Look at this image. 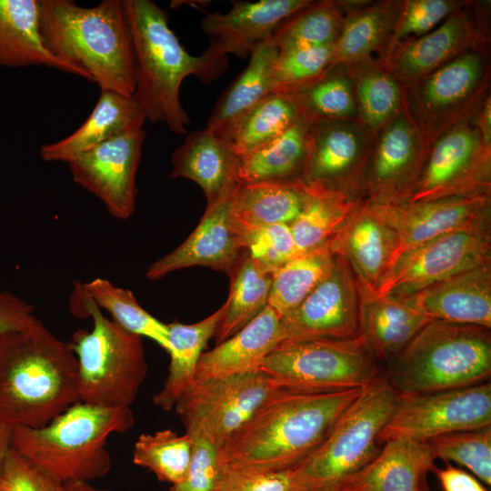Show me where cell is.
I'll return each instance as SVG.
<instances>
[{
	"label": "cell",
	"mask_w": 491,
	"mask_h": 491,
	"mask_svg": "<svg viewBox=\"0 0 491 491\" xmlns=\"http://www.w3.org/2000/svg\"><path fill=\"white\" fill-rule=\"evenodd\" d=\"M364 388L331 392L279 389L219 448L229 469L249 473L296 466L326 438Z\"/></svg>",
	"instance_id": "1"
},
{
	"label": "cell",
	"mask_w": 491,
	"mask_h": 491,
	"mask_svg": "<svg viewBox=\"0 0 491 491\" xmlns=\"http://www.w3.org/2000/svg\"><path fill=\"white\" fill-rule=\"evenodd\" d=\"M79 401L71 343L41 320L0 334V422L39 428Z\"/></svg>",
	"instance_id": "2"
},
{
	"label": "cell",
	"mask_w": 491,
	"mask_h": 491,
	"mask_svg": "<svg viewBox=\"0 0 491 491\" xmlns=\"http://www.w3.org/2000/svg\"><path fill=\"white\" fill-rule=\"evenodd\" d=\"M39 29L46 49L84 70L101 92L133 96L135 57L122 0H103L93 7L39 0Z\"/></svg>",
	"instance_id": "3"
},
{
	"label": "cell",
	"mask_w": 491,
	"mask_h": 491,
	"mask_svg": "<svg viewBox=\"0 0 491 491\" xmlns=\"http://www.w3.org/2000/svg\"><path fill=\"white\" fill-rule=\"evenodd\" d=\"M134 424L130 406L78 401L42 427H12L11 446L59 483H89L111 468L108 437L128 431Z\"/></svg>",
	"instance_id": "4"
},
{
	"label": "cell",
	"mask_w": 491,
	"mask_h": 491,
	"mask_svg": "<svg viewBox=\"0 0 491 491\" xmlns=\"http://www.w3.org/2000/svg\"><path fill=\"white\" fill-rule=\"evenodd\" d=\"M135 57L133 98L145 120L185 135L190 118L180 101L183 80L199 77L201 55H191L169 25L165 10L151 0H122Z\"/></svg>",
	"instance_id": "5"
},
{
	"label": "cell",
	"mask_w": 491,
	"mask_h": 491,
	"mask_svg": "<svg viewBox=\"0 0 491 491\" xmlns=\"http://www.w3.org/2000/svg\"><path fill=\"white\" fill-rule=\"evenodd\" d=\"M490 328L432 320L395 356L388 383L400 395H420L487 381Z\"/></svg>",
	"instance_id": "6"
},
{
	"label": "cell",
	"mask_w": 491,
	"mask_h": 491,
	"mask_svg": "<svg viewBox=\"0 0 491 491\" xmlns=\"http://www.w3.org/2000/svg\"><path fill=\"white\" fill-rule=\"evenodd\" d=\"M72 310L90 316V330L70 342L77 359L79 401L106 407L130 406L147 373L142 337L106 317L75 283Z\"/></svg>",
	"instance_id": "7"
},
{
	"label": "cell",
	"mask_w": 491,
	"mask_h": 491,
	"mask_svg": "<svg viewBox=\"0 0 491 491\" xmlns=\"http://www.w3.org/2000/svg\"><path fill=\"white\" fill-rule=\"evenodd\" d=\"M400 399L384 376L363 389L323 442L294 466L309 491H338L379 452L380 434Z\"/></svg>",
	"instance_id": "8"
},
{
	"label": "cell",
	"mask_w": 491,
	"mask_h": 491,
	"mask_svg": "<svg viewBox=\"0 0 491 491\" xmlns=\"http://www.w3.org/2000/svg\"><path fill=\"white\" fill-rule=\"evenodd\" d=\"M259 369L280 388L300 392L365 388L380 376L377 360L359 337L285 340Z\"/></svg>",
	"instance_id": "9"
},
{
	"label": "cell",
	"mask_w": 491,
	"mask_h": 491,
	"mask_svg": "<svg viewBox=\"0 0 491 491\" xmlns=\"http://www.w3.org/2000/svg\"><path fill=\"white\" fill-rule=\"evenodd\" d=\"M488 96L487 49H473L405 88V113L430 149L445 132L475 116Z\"/></svg>",
	"instance_id": "10"
},
{
	"label": "cell",
	"mask_w": 491,
	"mask_h": 491,
	"mask_svg": "<svg viewBox=\"0 0 491 491\" xmlns=\"http://www.w3.org/2000/svg\"><path fill=\"white\" fill-rule=\"evenodd\" d=\"M281 389L265 372L194 379L175 408L186 433L223 446L274 393Z\"/></svg>",
	"instance_id": "11"
},
{
	"label": "cell",
	"mask_w": 491,
	"mask_h": 491,
	"mask_svg": "<svg viewBox=\"0 0 491 491\" xmlns=\"http://www.w3.org/2000/svg\"><path fill=\"white\" fill-rule=\"evenodd\" d=\"M487 264H491V211L402 255L382 276L376 291L406 297Z\"/></svg>",
	"instance_id": "12"
},
{
	"label": "cell",
	"mask_w": 491,
	"mask_h": 491,
	"mask_svg": "<svg viewBox=\"0 0 491 491\" xmlns=\"http://www.w3.org/2000/svg\"><path fill=\"white\" fill-rule=\"evenodd\" d=\"M490 193L491 145L485 142L475 115L451 127L434 142L405 201L491 195Z\"/></svg>",
	"instance_id": "13"
},
{
	"label": "cell",
	"mask_w": 491,
	"mask_h": 491,
	"mask_svg": "<svg viewBox=\"0 0 491 491\" xmlns=\"http://www.w3.org/2000/svg\"><path fill=\"white\" fill-rule=\"evenodd\" d=\"M486 426H491V385L487 381L427 394L400 395L380 441L401 437L427 441Z\"/></svg>",
	"instance_id": "14"
},
{
	"label": "cell",
	"mask_w": 491,
	"mask_h": 491,
	"mask_svg": "<svg viewBox=\"0 0 491 491\" xmlns=\"http://www.w3.org/2000/svg\"><path fill=\"white\" fill-rule=\"evenodd\" d=\"M311 0L235 1L226 13H206L201 20L202 31L210 45L202 54L199 79L206 84L227 67L228 55L239 58L251 55L261 43L269 41L276 28Z\"/></svg>",
	"instance_id": "15"
},
{
	"label": "cell",
	"mask_w": 491,
	"mask_h": 491,
	"mask_svg": "<svg viewBox=\"0 0 491 491\" xmlns=\"http://www.w3.org/2000/svg\"><path fill=\"white\" fill-rule=\"evenodd\" d=\"M375 138L356 120L310 124L299 180L363 199L362 179Z\"/></svg>",
	"instance_id": "16"
},
{
	"label": "cell",
	"mask_w": 491,
	"mask_h": 491,
	"mask_svg": "<svg viewBox=\"0 0 491 491\" xmlns=\"http://www.w3.org/2000/svg\"><path fill=\"white\" fill-rule=\"evenodd\" d=\"M476 5L469 1L427 34L396 45L377 60L406 88L465 52L487 49Z\"/></svg>",
	"instance_id": "17"
},
{
	"label": "cell",
	"mask_w": 491,
	"mask_h": 491,
	"mask_svg": "<svg viewBox=\"0 0 491 491\" xmlns=\"http://www.w3.org/2000/svg\"><path fill=\"white\" fill-rule=\"evenodd\" d=\"M144 128L107 140L68 164L74 182L95 195L109 215L128 219L135 208Z\"/></svg>",
	"instance_id": "18"
},
{
	"label": "cell",
	"mask_w": 491,
	"mask_h": 491,
	"mask_svg": "<svg viewBox=\"0 0 491 491\" xmlns=\"http://www.w3.org/2000/svg\"><path fill=\"white\" fill-rule=\"evenodd\" d=\"M359 301L355 274L336 254L328 276L292 311L281 317L285 340L357 337Z\"/></svg>",
	"instance_id": "19"
},
{
	"label": "cell",
	"mask_w": 491,
	"mask_h": 491,
	"mask_svg": "<svg viewBox=\"0 0 491 491\" xmlns=\"http://www.w3.org/2000/svg\"><path fill=\"white\" fill-rule=\"evenodd\" d=\"M429 149L404 113L376 136L362 179L361 195L373 203H397L408 196Z\"/></svg>",
	"instance_id": "20"
},
{
	"label": "cell",
	"mask_w": 491,
	"mask_h": 491,
	"mask_svg": "<svg viewBox=\"0 0 491 491\" xmlns=\"http://www.w3.org/2000/svg\"><path fill=\"white\" fill-rule=\"evenodd\" d=\"M490 196L482 195L397 203L365 201L395 234L396 247L391 267L406 252L491 211Z\"/></svg>",
	"instance_id": "21"
},
{
	"label": "cell",
	"mask_w": 491,
	"mask_h": 491,
	"mask_svg": "<svg viewBox=\"0 0 491 491\" xmlns=\"http://www.w3.org/2000/svg\"><path fill=\"white\" fill-rule=\"evenodd\" d=\"M231 195L212 205L192 234L175 249L155 260L145 271L150 281L194 266L231 274L243 255V234L233 219Z\"/></svg>",
	"instance_id": "22"
},
{
	"label": "cell",
	"mask_w": 491,
	"mask_h": 491,
	"mask_svg": "<svg viewBox=\"0 0 491 491\" xmlns=\"http://www.w3.org/2000/svg\"><path fill=\"white\" fill-rule=\"evenodd\" d=\"M403 298L431 320L491 328V264L460 272Z\"/></svg>",
	"instance_id": "23"
},
{
	"label": "cell",
	"mask_w": 491,
	"mask_h": 491,
	"mask_svg": "<svg viewBox=\"0 0 491 491\" xmlns=\"http://www.w3.org/2000/svg\"><path fill=\"white\" fill-rule=\"evenodd\" d=\"M171 165L170 177H184L197 184L207 205L231 195L241 182V157L233 144L206 127L185 136L174 150Z\"/></svg>",
	"instance_id": "24"
},
{
	"label": "cell",
	"mask_w": 491,
	"mask_h": 491,
	"mask_svg": "<svg viewBox=\"0 0 491 491\" xmlns=\"http://www.w3.org/2000/svg\"><path fill=\"white\" fill-rule=\"evenodd\" d=\"M356 281L359 301L357 337L376 360L395 357L432 321L403 297L381 295L356 277Z\"/></svg>",
	"instance_id": "25"
},
{
	"label": "cell",
	"mask_w": 491,
	"mask_h": 491,
	"mask_svg": "<svg viewBox=\"0 0 491 491\" xmlns=\"http://www.w3.org/2000/svg\"><path fill=\"white\" fill-rule=\"evenodd\" d=\"M436 459L426 441L391 439L338 491H425L426 475L436 468Z\"/></svg>",
	"instance_id": "26"
},
{
	"label": "cell",
	"mask_w": 491,
	"mask_h": 491,
	"mask_svg": "<svg viewBox=\"0 0 491 491\" xmlns=\"http://www.w3.org/2000/svg\"><path fill=\"white\" fill-rule=\"evenodd\" d=\"M282 341L281 317L267 305L235 335L201 355L195 379L258 370L265 357Z\"/></svg>",
	"instance_id": "27"
},
{
	"label": "cell",
	"mask_w": 491,
	"mask_h": 491,
	"mask_svg": "<svg viewBox=\"0 0 491 491\" xmlns=\"http://www.w3.org/2000/svg\"><path fill=\"white\" fill-rule=\"evenodd\" d=\"M145 115L133 96L102 91L85 121L68 136L40 147L45 162L69 164L95 146L143 128Z\"/></svg>",
	"instance_id": "28"
},
{
	"label": "cell",
	"mask_w": 491,
	"mask_h": 491,
	"mask_svg": "<svg viewBox=\"0 0 491 491\" xmlns=\"http://www.w3.org/2000/svg\"><path fill=\"white\" fill-rule=\"evenodd\" d=\"M329 243L348 262L357 279L376 289L391 266L396 236L362 200Z\"/></svg>",
	"instance_id": "29"
},
{
	"label": "cell",
	"mask_w": 491,
	"mask_h": 491,
	"mask_svg": "<svg viewBox=\"0 0 491 491\" xmlns=\"http://www.w3.org/2000/svg\"><path fill=\"white\" fill-rule=\"evenodd\" d=\"M45 65L91 82L82 69L67 64L45 46L39 29V0H0V66Z\"/></svg>",
	"instance_id": "30"
},
{
	"label": "cell",
	"mask_w": 491,
	"mask_h": 491,
	"mask_svg": "<svg viewBox=\"0 0 491 491\" xmlns=\"http://www.w3.org/2000/svg\"><path fill=\"white\" fill-rule=\"evenodd\" d=\"M278 48L269 41L252 52L246 68L220 95L207 120L206 128L231 142L242 118L273 91V70Z\"/></svg>",
	"instance_id": "31"
},
{
	"label": "cell",
	"mask_w": 491,
	"mask_h": 491,
	"mask_svg": "<svg viewBox=\"0 0 491 491\" xmlns=\"http://www.w3.org/2000/svg\"><path fill=\"white\" fill-rule=\"evenodd\" d=\"M306 197L300 180L240 182L231 196V215L242 234L274 224L290 225Z\"/></svg>",
	"instance_id": "32"
},
{
	"label": "cell",
	"mask_w": 491,
	"mask_h": 491,
	"mask_svg": "<svg viewBox=\"0 0 491 491\" xmlns=\"http://www.w3.org/2000/svg\"><path fill=\"white\" fill-rule=\"evenodd\" d=\"M344 65L354 90L356 121L376 137L405 113V88L376 57Z\"/></svg>",
	"instance_id": "33"
},
{
	"label": "cell",
	"mask_w": 491,
	"mask_h": 491,
	"mask_svg": "<svg viewBox=\"0 0 491 491\" xmlns=\"http://www.w3.org/2000/svg\"><path fill=\"white\" fill-rule=\"evenodd\" d=\"M401 2L365 1L354 8L334 44L331 65L377 58L391 35Z\"/></svg>",
	"instance_id": "34"
},
{
	"label": "cell",
	"mask_w": 491,
	"mask_h": 491,
	"mask_svg": "<svg viewBox=\"0 0 491 491\" xmlns=\"http://www.w3.org/2000/svg\"><path fill=\"white\" fill-rule=\"evenodd\" d=\"M225 310L223 305L212 315L194 324H167L170 365L163 388L153 397L155 406L169 411L194 381L197 363L208 340L214 337Z\"/></svg>",
	"instance_id": "35"
},
{
	"label": "cell",
	"mask_w": 491,
	"mask_h": 491,
	"mask_svg": "<svg viewBox=\"0 0 491 491\" xmlns=\"http://www.w3.org/2000/svg\"><path fill=\"white\" fill-rule=\"evenodd\" d=\"M364 2L311 1L285 19L269 42L278 50L334 45L348 14Z\"/></svg>",
	"instance_id": "36"
},
{
	"label": "cell",
	"mask_w": 491,
	"mask_h": 491,
	"mask_svg": "<svg viewBox=\"0 0 491 491\" xmlns=\"http://www.w3.org/2000/svg\"><path fill=\"white\" fill-rule=\"evenodd\" d=\"M309 126L300 116L284 133L242 157L240 181L299 180L306 155Z\"/></svg>",
	"instance_id": "37"
},
{
	"label": "cell",
	"mask_w": 491,
	"mask_h": 491,
	"mask_svg": "<svg viewBox=\"0 0 491 491\" xmlns=\"http://www.w3.org/2000/svg\"><path fill=\"white\" fill-rule=\"evenodd\" d=\"M305 186L307 190L305 205L289 225L299 253L328 244L364 200L339 192Z\"/></svg>",
	"instance_id": "38"
},
{
	"label": "cell",
	"mask_w": 491,
	"mask_h": 491,
	"mask_svg": "<svg viewBox=\"0 0 491 491\" xmlns=\"http://www.w3.org/2000/svg\"><path fill=\"white\" fill-rule=\"evenodd\" d=\"M229 276V296L214 336L215 346L235 335L267 306L273 274L245 250Z\"/></svg>",
	"instance_id": "39"
},
{
	"label": "cell",
	"mask_w": 491,
	"mask_h": 491,
	"mask_svg": "<svg viewBox=\"0 0 491 491\" xmlns=\"http://www.w3.org/2000/svg\"><path fill=\"white\" fill-rule=\"evenodd\" d=\"M286 92L309 124L356 120L354 90L344 65H332L315 80Z\"/></svg>",
	"instance_id": "40"
},
{
	"label": "cell",
	"mask_w": 491,
	"mask_h": 491,
	"mask_svg": "<svg viewBox=\"0 0 491 491\" xmlns=\"http://www.w3.org/2000/svg\"><path fill=\"white\" fill-rule=\"evenodd\" d=\"M335 259L330 243L296 255L273 274L267 305L283 317L328 276Z\"/></svg>",
	"instance_id": "41"
},
{
	"label": "cell",
	"mask_w": 491,
	"mask_h": 491,
	"mask_svg": "<svg viewBox=\"0 0 491 491\" xmlns=\"http://www.w3.org/2000/svg\"><path fill=\"white\" fill-rule=\"evenodd\" d=\"M78 283L84 294L105 310L113 321L129 332L153 340L169 353L167 324L144 309L129 289L115 286L101 277Z\"/></svg>",
	"instance_id": "42"
},
{
	"label": "cell",
	"mask_w": 491,
	"mask_h": 491,
	"mask_svg": "<svg viewBox=\"0 0 491 491\" xmlns=\"http://www.w3.org/2000/svg\"><path fill=\"white\" fill-rule=\"evenodd\" d=\"M299 118L298 106L289 92H272L242 118L231 143L242 158L284 133Z\"/></svg>",
	"instance_id": "43"
},
{
	"label": "cell",
	"mask_w": 491,
	"mask_h": 491,
	"mask_svg": "<svg viewBox=\"0 0 491 491\" xmlns=\"http://www.w3.org/2000/svg\"><path fill=\"white\" fill-rule=\"evenodd\" d=\"M192 437L171 429L141 434L134 445L133 463L147 468L161 482L179 483L187 470Z\"/></svg>",
	"instance_id": "44"
},
{
	"label": "cell",
	"mask_w": 491,
	"mask_h": 491,
	"mask_svg": "<svg viewBox=\"0 0 491 491\" xmlns=\"http://www.w3.org/2000/svg\"><path fill=\"white\" fill-rule=\"evenodd\" d=\"M426 442L436 458L459 464L491 485V426L446 434Z\"/></svg>",
	"instance_id": "45"
},
{
	"label": "cell",
	"mask_w": 491,
	"mask_h": 491,
	"mask_svg": "<svg viewBox=\"0 0 491 491\" xmlns=\"http://www.w3.org/2000/svg\"><path fill=\"white\" fill-rule=\"evenodd\" d=\"M465 0H402L391 35L377 59L396 45L420 37L468 4Z\"/></svg>",
	"instance_id": "46"
},
{
	"label": "cell",
	"mask_w": 491,
	"mask_h": 491,
	"mask_svg": "<svg viewBox=\"0 0 491 491\" xmlns=\"http://www.w3.org/2000/svg\"><path fill=\"white\" fill-rule=\"evenodd\" d=\"M334 45L278 50L273 91H291L320 76L330 65Z\"/></svg>",
	"instance_id": "47"
},
{
	"label": "cell",
	"mask_w": 491,
	"mask_h": 491,
	"mask_svg": "<svg viewBox=\"0 0 491 491\" xmlns=\"http://www.w3.org/2000/svg\"><path fill=\"white\" fill-rule=\"evenodd\" d=\"M244 248L261 267L274 274L299 254L288 224H274L243 234Z\"/></svg>",
	"instance_id": "48"
},
{
	"label": "cell",
	"mask_w": 491,
	"mask_h": 491,
	"mask_svg": "<svg viewBox=\"0 0 491 491\" xmlns=\"http://www.w3.org/2000/svg\"><path fill=\"white\" fill-rule=\"evenodd\" d=\"M189 436L192 451L187 470L184 478L172 485L169 491H219L228 472L220 460L219 448L201 436Z\"/></svg>",
	"instance_id": "49"
},
{
	"label": "cell",
	"mask_w": 491,
	"mask_h": 491,
	"mask_svg": "<svg viewBox=\"0 0 491 491\" xmlns=\"http://www.w3.org/2000/svg\"><path fill=\"white\" fill-rule=\"evenodd\" d=\"M219 491H309V488L295 467L266 473L228 469Z\"/></svg>",
	"instance_id": "50"
},
{
	"label": "cell",
	"mask_w": 491,
	"mask_h": 491,
	"mask_svg": "<svg viewBox=\"0 0 491 491\" xmlns=\"http://www.w3.org/2000/svg\"><path fill=\"white\" fill-rule=\"evenodd\" d=\"M0 491H65V486L34 466L11 446L1 474Z\"/></svg>",
	"instance_id": "51"
},
{
	"label": "cell",
	"mask_w": 491,
	"mask_h": 491,
	"mask_svg": "<svg viewBox=\"0 0 491 491\" xmlns=\"http://www.w3.org/2000/svg\"><path fill=\"white\" fill-rule=\"evenodd\" d=\"M32 304L10 291H0V334L29 327L37 321Z\"/></svg>",
	"instance_id": "52"
},
{
	"label": "cell",
	"mask_w": 491,
	"mask_h": 491,
	"mask_svg": "<svg viewBox=\"0 0 491 491\" xmlns=\"http://www.w3.org/2000/svg\"><path fill=\"white\" fill-rule=\"evenodd\" d=\"M434 472L443 491H487L473 476L451 465L435 468Z\"/></svg>",
	"instance_id": "53"
},
{
	"label": "cell",
	"mask_w": 491,
	"mask_h": 491,
	"mask_svg": "<svg viewBox=\"0 0 491 491\" xmlns=\"http://www.w3.org/2000/svg\"><path fill=\"white\" fill-rule=\"evenodd\" d=\"M491 98L488 96L477 114L476 122L482 133L485 142L491 145Z\"/></svg>",
	"instance_id": "54"
},
{
	"label": "cell",
	"mask_w": 491,
	"mask_h": 491,
	"mask_svg": "<svg viewBox=\"0 0 491 491\" xmlns=\"http://www.w3.org/2000/svg\"><path fill=\"white\" fill-rule=\"evenodd\" d=\"M11 435L12 427L0 422V478L6 455L11 448Z\"/></svg>",
	"instance_id": "55"
},
{
	"label": "cell",
	"mask_w": 491,
	"mask_h": 491,
	"mask_svg": "<svg viewBox=\"0 0 491 491\" xmlns=\"http://www.w3.org/2000/svg\"><path fill=\"white\" fill-rule=\"evenodd\" d=\"M65 491H110L106 489H99L93 486L88 482L73 481L64 484Z\"/></svg>",
	"instance_id": "56"
},
{
	"label": "cell",
	"mask_w": 491,
	"mask_h": 491,
	"mask_svg": "<svg viewBox=\"0 0 491 491\" xmlns=\"http://www.w3.org/2000/svg\"><path fill=\"white\" fill-rule=\"evenodd\" d=\"M425 491H427L426 489Z\"/></svg>",
	"instance_id": "57"
}]
</instances>
